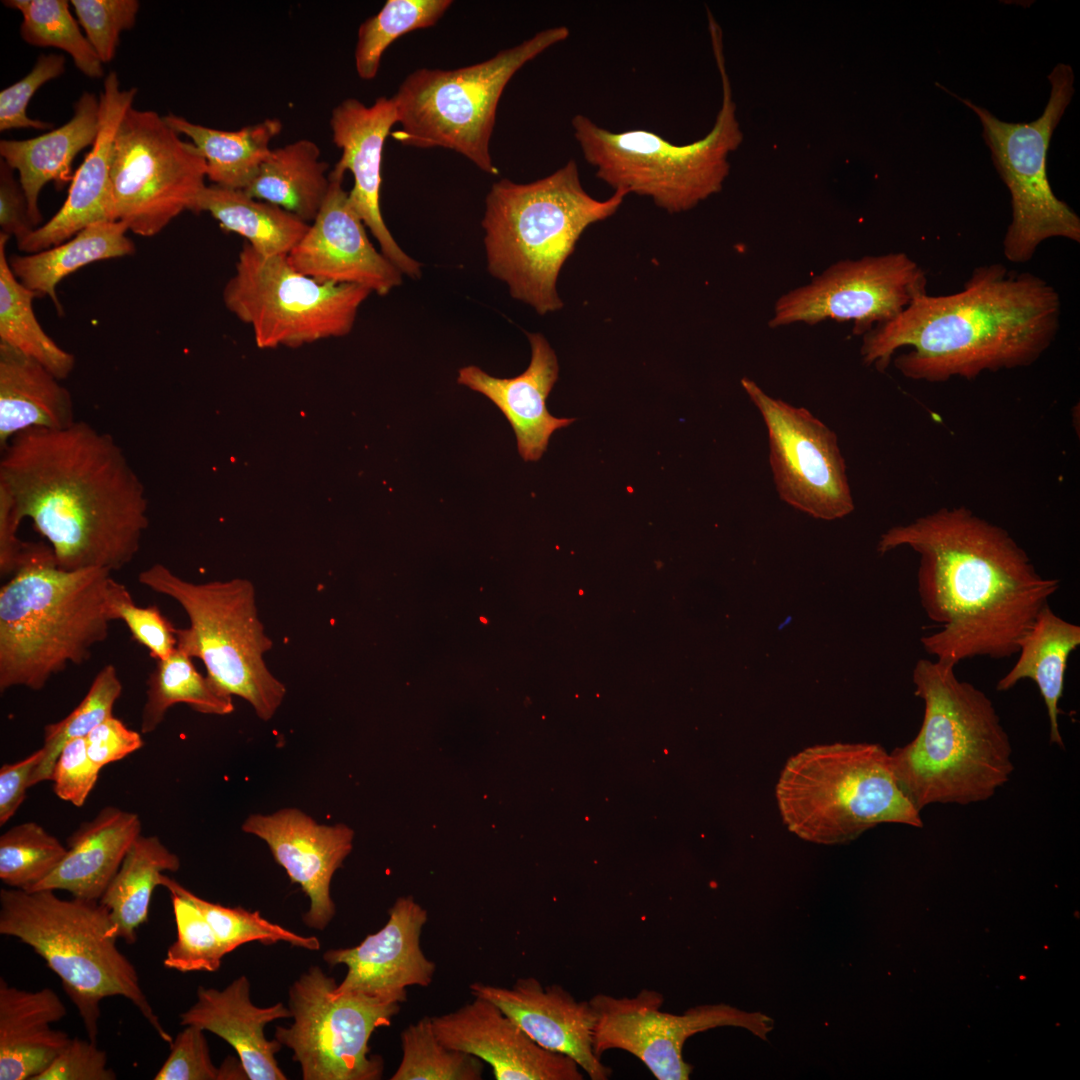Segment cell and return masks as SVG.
I'll return each instance as SVG.
<instances>
[{"mask_svg":"<svg viewBox=\"0 0 1080 1080\" xmlns=\"http://www.w3.org/2000/svg\"><path fill=\"white\" fill-rule=\"evenodd\" d=\"M907 546L919 555L917 589L940 630L921 638L935 660L1008 658L1060 587L1037 572L1009 533L965 507L941 508L888 529L877 550Z\"/></svg>","mask_w":1080,"mask_h":1080,"instance_id":"obj_1","label":"cell"},{"mask_svg":"<svg viewBox=\"0 0 1080 1080\" xmlns=\"http://www.w3.org/2000/svg\"><path fill=\"white\" fill-rule=\"evenodd\" d=\"M0 487L64 570H120L149 526L145 486L123 449L84 421L30 428L1 449Z\"/></svg>","mask_w":1080,"mask_h":1080,"instance_id":"obj_2","label":"cell"},{"mask_svg":"<svg viewBox=\"0 0 1080 1080\" xmlns=\"http://www.w3.org/2000/svg\"><path fill=\"white\" fill-rule=\"evenodd\" d=\"M1061 301L1052 285L1001 264L974 269L961 291L917 296L899 315L862 336L865 365L885 371L893 363L905 377L944 382L985 371L1025 367L1052 344Z\"/></svg>","mask_w":1080,"mask_h":1080,"instance_id":"obj_3","label":"cell"},{"mask_svg":"<svg viewBox=\"0 0 1080 1080\" xmlns=\"http://www.w3.org/2000/svg\"><path fill=\"white\" fill-rule=\"evenodd\" d=\"M952 664L919 659L915 695L924 703L912 741L890 755L895 777L916 808L983 802L1014 770L1012 745L989 697L960 680Z\"/></svg>","mask_w":1080,"mask_h":1080,"instance_id":"obj_4","label":"cell"},{"mask_svg":"<svg viewBox=\"0 0 1080 1080\" xmlns=\"http://www.w3.org/2000/svg\"><path fill=\"white\" fill-rule=\"evenodd\" d=\"M111 572L64 570L44 542H27L0 589V690L43 689L69 664L80 665L106 640Z\"/></svg>","mask_w":1080,"mask_h":1080,"instance_id":"obj_5","label":"cell"},{"mask_svg":"<svg viewBox=\"0 0 1080 1080\" xmlns=\"http://www.w3.org/2000/svg\"><path fill=\"white\" fill-rule=\"evenodd\" d=\"M626 196H591L574 160L529 183L495 182L481 222L488 272L539 315L562 309L557 280L564 263L585 230L614 215Z\"/></svg>","mask_w":1080,"mask_h":1080,"instance_id":"obj_6","label":"cell"},{"mask_svg":"<svg viewBox=\"0 0 1080 1080\" xmlns=\"http://www.w3.org/2000/svg\"><path fill=\"white\" fill-rule=\"evenodd\" d=\"M0 934L31 947L59 977L76 1006L88 1038L96 1042L100 1003L107 997L129 1000L168 1044L136 968L118 949L117 929L98 900L61 899L53 890H0Z\"/></svg>","mask_w":1080,"mask_h":1080,"instance_id":"obj_7","label":"cell"},{"mask_svg":"<svg viewBox=\"0 0 1080 1080\" xmlns=\"http://www.w3.org/2000/svg\"><path fill=\"white\" fill-rule=\"evenodd\" d=\"M775 797L786 828L808 842H850L884 823L923 827L879 744L807 747L785 763Z\"/></svg>","mask_w":1080,"mask_h":1080,"instance_id":"obj_8","label":"cell"},{"mask_svg":"<svg viewBox=\"0 0 1080 1080\" xmlns=\"http://www.w3.org/2000/svg\"><path fill=\"white\" fill-rule=\"evenodd\" d=\"M723 89L722 105L711 131L678 145L649 130L611 131L586 115L572 118L573 134L596 176L616 190L650 198L670 214L688 211L721 191L730 170L729 155L742 142L726 72L722 33H710Z\"/></svg>","mask_w":1080,"mask_h":1080,"instance_id":"obj_9","label":"cell"},{"mask_svg":"<svg viewBox=\"0 0 1080 1080\" xmlns=\"http://www.w3.org/2000/svg\"><path fill=\"white\" fill-rule=\"evenodd\" d=\"M569 34L566 26L550 27L480 63L415 70L392 97L401 125L393 138L405 146L453 150L483 172L498 174L489 148L505 87L526 63Z\"/></svg>","mask_w":1080,"mask_h":1080,"instance_id":"obj_10","label":"cell"},{"mask_svg":"<svg viewBox=\"0 0 1080 1080\" xmlns=\"http://www.w3.org/2000/svg\"><path fill=\"white\" fill-rule=\"evenodd\" d=\"M138 581L186 612L190 626L176 630L177 648L203 662L219 691L239 696L260 719L270 720L286 688L263 659L273 643L258 617L253 584L244 579L193 583L160 563L140 572Z\"/></svg>","mask_w":1080,"mask_h":1080,"instance_id":"obj_11","label":"cell"},{"mask_svg":"<svg viewBox=\"0 0 1080 1080\" xmlns=\"http://www.w3.org/2000/svg\"><path fill=\"white\" fill-rule=\"evenodd\" d=\"M1050 96L1042 115L1029 123L998 119L987 109L954 95L978 116L982 136L1011 196L1012 220L1003 239V254L1013 263L1031 260L1038 246L1053 237L1080 242V218L1058 199L1047 177V151L1054 129L1074 90V72L1059 63L1048 75Z\"/></svg>","mask_w":1080,"mask_h":1080,"instance_id":"obj_12","label":"cell"},{"mask_svg":"<svg viewBox=\"0 0 1080 1080\" xmlns=\"http://www.w3.org/2000/svg\"><path fill=\"white\" fill-rule=\"evenodd\" d=\"M371 293L358 285L317 281L296 270L287 256H265L245 242L223 301L264 348L349 334Z\"/></svg>","mask_w":1080,"mask_h":1080,"instance_id":"obj_13","label":"cell"},{"mask_svg":"<svg viewBox=\"0 0 1080 1080\" xmlns=\"http://www.w3.org/2000/svg\"><path fill=\"white\" fill-rule=\"evenodd\" d=\"M205 178L201 152L181 140L162 116L132 106L126 111L111 153L115 221L137 235L152 237L182 212L192 211Z\"/></svg>","mask_w":1080,"mask_h":1080,"instance_id":"obj_14","label":"cell"},{"mask_svg":"<svg viewBox=\"0 0 1080 1080\" xmlns=\"http://www.w3.org/2000/svg\"><path fill=\"white\" fill-rule=\"evenodd\" d=\"M337 983L311 966L289 989L293 1022L274 1039L292 1052L304 1080H377L384 1061L371 1055L373 1032L389 1026L400 1003L360 993H336Z\"/></svg>","mask_w":1080,"mask_h":1080,"instance_id":"obj_15","label":"cell"},{"mask_svg":"<svg viewBox=\"0 0 1080 1080\" xmlns=\"http://www.w3.org/2000/svg\"><path fill=\"white\" fill-rule=\"evenodd\" d=\"M924 293L925 271L906 253L840 260L809 283L781 295L769 326L852 321L853 334L863 336Z\"/></svg>","mask_w":1080,"mask_h":1080,"instance_id":"obj_16","label":"cell"},{"mask_svg":"<svg viewBox=\"0 0 1080 1080\" xmlns=\"http://www.w3.org/2000/svg\"><path fill=\"white\" fill-rule=\"evenodd\" d=\"M741 385L765 423L779 497L817 519L850 514L854 501L835 432L806 408L770 396L755 381L744 377Z\"/></svg>","mask_w":1080,"mask_h":1080,"instance_id":"obj_17","label":"cell"},{"mask_svg":"<svg viewBox=\"0 0 1080 1080\" xmlns=\"http://www.w3.org/2000/svg\"><path fill=\"white\" fill-rule=\"evenodd\" d=\"M589 1002L595 1012L593 1050L601 1055L612 1049L638 1058L658 1080H687L692 1066L683 1058L691 1036L716 1027L746 1028L766 1039L772 1020L726 1004L700 1005L677 1015L662 1011L664 996L642 989L632 997L599 993Z\"/></svg>","mask_w":1080,"mask_h":1080,"instance_id":"obj_18","label":"cell"},{"mask_svg":"<svg viewBox=\"0 0 1080 1080\" xmlns=\"http://www.w3.org/2000/svg\"><path fill=\"white\" fill-rule=\"evenodd\" d=\"M329 178L322 208L287 258L296 270L317 281L358 285L387 295L401 285L403 274L371 243L343 187L344 176L330 172Z\"/></svg>","mask_w":1080,"mask_h":1080,"instance_id":"obj_19","label":"cell"},{"mask_svg":"<svg viewBox=\"0 0 1080 1080\" xmlns=\"http://www.w3.org/2000/svg\"><path fill=\"white\" fill-rule=\"evenodd\" d=\"M396 123L398 114L392 97H379L370 106L355 98L343 100L330 118L332 141L341 150L331 172L340 176L347 170L352 173L354 185L348 192L352 207L377 240L382 254L402 274L419 278L421 264L395 241L380 209L383 148Z\"/></svg>","mask_w":1080,"mask_h":1080,"instance_id":"obj_20","label":"cell"},{"mask_svg":"<svg viewBox=\"0 0 1080 1080\" xmlns=\"http://www.w3.org/2000/svg\"><path fill=\"white\" fill-rule=\"evenodd\" d=\"M389 919L376 933L354 947L329 949V966L345 965L347 973L335 992L360 993L404 1003L407 988L427 987L436 970L420 946L427 912L412 897H401L389 909Z\"/></svg>","mask_w":1080,"mask_h":1080,"instance_id":"obj_21","label":"cell"},{"mask_svg":"<svg viewBox=\"0 0 1080 1080\" xmlns=\"http://www.w3.org/2000/svg\"><path fill=\"white\" fill-rule=\"evenodd\" d=\"M431 1020L444 1045L488 1063L496 1080L584 1079L573 1059L540 1046L488 999L474 997Z\"/></svg>","mask_w":1080,"mask_h":1080,"instance_id":"obj_22","label":"cell"},{"mask_svg":"<svg viewBox=\"0 0 1080 1080\" xmlns=\"http://www.w3.org/2000/svg\"><path fill=\"white\" fill-rule=\"evenodd\" d=\"M242 830L264 840L275 861L292 883L310 900L302 919L306 926L324 930L336 913L330 883L352 849L353 832L343 824L322 825L296 808L270 815L252 814Z\"/></svg>","mask_w":1080,"mask_h":1080,"instance_id":"obj_23","label":"cell"},{"mask_svg":"<svg viewBox=\"0 0 1080 1080\" xmlns=\"http://www.w3.org/2000/svg\"><path fill=\"white\" fill-rule=\"evenodd\" d=\"M470 992L500 1007L540 1046L573 1059L590 1079L610 1077L611 1069L593 1050L596 1016L589 1001L533 977L518 978L511 987L474 982Z\"/></svg>","mask_w":1080,"mask_h":1080,"instance_id":"obj_24","label":"cell"},{"mask_svg":"<svg viewBox=\"0 0 1080 1080\" xmlns=\"http://www.w3.org/2000/svg\"><path fill=\"white\" fill-rule=\"evenodd\" d=\"M136 89L122 90L118 76L110 72L99 99V130L91 150L74 173L68 195L57 213L21 242L19 250L37 253L59 245L85 227L115 221L111 199V153L120 121L132 106Z\"/></svg>","mask_w":1080,"mask_h":1080,"instance_id":"obj_25","label":"cell"},{"mask_svg":"<svg viewBox=\"0 0 1080 1080\" xmlns=\"http://www.w3.org/2000/svg\"><path fill=\"white\" fill-rule=\"evenodd\" d=\"M531 360L526 370L512 378H498L470 365L459 369L457 382L492 401L510 423L524 461H537L557 430L569 426L573 418H557L549 413L546 400L559 374L557 356L540 333H527Z\"/></svg>","mask_w":1080,"mask_h":1080,"instance_id":"obj_26","label":"cell"},{"mask_svg":"<svg viewBox=\"0 0 1080 1080\" xmlns=\"http://www.w3.org/2000/svg\"><path fill=\"white\" fill-rule=\"evenodd\" d=\"M196 995V1002L180 1014L182 1026H197L225 1040L237 1052L248 1079H287L275 1057L282 1045L276 1039L268 1040L264 1028L275 1020L290 1018L288 1007L281 1002L269 1007L254 1005L245 975L222 990L199 986Z\"/></svg>","mask_w":1080,"mask_h":1080,"instance_id":"obj_27","label":"cell"},{"mask_svg":"<svg viewBox=\"0 0 1080 1080\" xmlns=\"http://www.w3.org/2000/svg\"><path fill=\"white\" fill-rule=\"evenodd\" d=\"M66 1014L51 988L27 991L1 978L0 1080H35L46 1070L72 1039L52 1027Z\"/></svg>","mask_w":1080,"mask_h":1080,"instance_id":"obj_28","label":"cell"},{"mask_svg":"<svg viewBox=\"0 0 1080 1080\" xmlns=\"http://www.w3.org/2000/svg\"><path fill=\"white\" fill-rule=\"evenodd\" d=\"M141 830L136 813L102 808L69 836L67 853L56 869L28 891L65 890L99 901Z\"/></svg>","mask_w":1080,"mask_h":1080,"instance_id":"obj_29","label":"cell"},{"mask_svg":"<svg viewBox=\"0 0 1080 1080\" xmlns=\"http://www.w3.org/2000/svg\"><path fill=\"white\" fill-rule=\"evenodd\" d=\"M99 113V100L86 91L77 100L72 118L64 125L35 138L0 141L1 159L18 172L29 216L36 228L42 220L38 207L40 191L49 182H54L58 189L71 183L75 156L95 142Z\"/></svg>","mask_w":1080,"mask_h":1080,"instance_id":"obj_30","label":"cell"},{"mask_svg":"<svg viewBox=\"0 0 1080 1080\" xmlns=\"http://www.w3.org/2000/svg\"><path fill=\"white\" fill-rule=\"evenodd\" d=\"M36 360L0 343V447L30 428L63 429L75 420L72 396Z\"/></svg>","mask_w":1080,"mask_h":1080,"instance_id":"obj_31","label":"cell"},{"mask_svg":"<svg viewBox=\"0 0 1080 1080\" xmlns=\"http://www.w3.org/2000/svg\"><path fill=\"white\" fill-rule=\"evenodd\" d=\"M1079 645L1080 626L1058 616L1048 604L1018 640V658L996 685L998 691H1008L1019 681L1031 679L1047 709L1050 742L1061 748L1064 743L1059 727V703L1069 656Z\"/></svg>","mask_w":1080,"mask_h":1080,"instance_id":"obj_32","label":"cell"},{"mask_svg":"<svg viewBox=\"0 0 1080 1080\" xmlns=\"http://www.w3.org/2000/svg\"><path fill=\"white\" fill-rule=\"evenodd\" d=\"M328 163L309 139L272 149L250 183L249 196L279 206L306 223L322 208L330 188Z\"/></svg>","mask_w":1080,"mask_h":1080,"instance_id":"obj_33","label":"cell"},{"mask_svg":"<svg viewBox=\"0 0 1080 1080\" xmlns=\"http://www.w3.org/2000/svg\"><path fill=\"white\" fill-rule=\"evenodd\" d=\"M121 221L93 223L69 240L46 250L9 258L17 279L37 296L52 299L59 314L63 312L56 294L60 281L78 269L97 261L132 255L135 245L126 235Z\"/></svg>","mask_w":1080,"mask_h":1080,"instance_id":"obj_34","label":"cell"},{"mask_svg":"<svg viewBox=\"0 0 1080 1080\" xmlns=\"http://www.w3.org/2000/svg\"><path fill=\"white\" fill-rule=\"evenodd\" d=\"M191 212H208L222 229L239 234L265 256H287L310 225L279 206L249 196L244 190L215 184L203 188Z\"/></svg>","mask_w":1080,"mask_h":1080,"instance_id":"obj_35","label":"cell"},{"mask_svg":"<svg viewBox=\"0 0 1080 1080\" xmlns=\"http://www.w3.org/2000/svg\"><path fill=\"white\" fill-rule=\"evenodd\" d=\"M163 118L178 134L192 140L206 161L207 178L213 184L241 190L270 155V143L282 130L277 118H267L235 131L209 128L174 114Z\"/></svg>","mask_w":1080,"mask_h":1080,"instance_id":"obj_36","label":"cell"},{"mask_svg":"<svg viewBox=\"0 0 1080 1080\" xmlns=\"http://www.w3.org/2000/svg\"><path fill=\"white\" fill-rule=\"evenodd\" d=\"M179 857L155 836L136 838L99 902L106 907L118 938L132 944L137 929L147 922L150 901L160 876L180 868Z\"/></svg>","mask_w":1080,"mask_h":1080,"instance_id":"obj_37","label":"cell"},{"mask_svg":"<svg viewBox=\"0 0 1080 1080\" xmlns=\"http://www.w3.org/2000/svg\"><path fill=\"white\" fill-rule=\"evenodd\" d=\"M9 236L0 233V343L36 360L59 380L75 366L73 354L62 349L38 322L32 307L37 294L11 270L6 254Z\"/></svg>","mask_w":1080,"mask_h":1080,"instance_id":"obj_38","label":"cell"},{"mask_svg":"<svg viewBox=\"0 0 1080 1080\" xmlns=\"http://www.w3.org/2000/svg\"><path fill=\"white\" fill-rule=\"evenodd\" d=\"M146 701L141 714V733L148 734L163 722L168 709L178 703L203 714L228 715L233 712L232 696L219 691L195 668L192 658L178 649L156 660L147 681Z\"/></svg>","mask_w":1080,"mask_h":1080,"instance_id":"obj_39","label":"cell"},{"mask_svg":"<svg viewBox=\"0 0 1080 1080\" xmlns=\"http://www.w3.org/2000/svg\"><path fill=\"white\" fill-rule=\"evenodd\" d=\"M7 7L22 15L20 35L33 46L53 47L68 53L90 78L104 75L103 63L79 28L66 0H7Z\"/></svg>","mask_w":1080,"mask_h":1080,"instance_id":"obj_40","label":"cell"},{"mask_svg":"<svg viewBox=\"0 0 1080 1080\" xmlns=\"http://www.w3.org/2000/svg\"><path fill=\"white\" fill-rule=\"evenodd\" d=\"M451 0H388L358 29L355 68L363 80L376 77L383 53L400 36L437 23Z\"/></svg>","mask_w":1080,"mask_h":1080,"instance_id":"obj_41","label":"cell"},{"mask_svg":"<svg viewBox=\"0 0 1080 1080\" xmlns=\"http://www.w3.org/2000/svg\"><path fill=\"white\" fill-rule=\"evenodd\" d=\"M402 1058L391 1080H481L484 1062L444 1045L431 1017L407 1026L400 1035Z\"/></svg>","mask_w":1080,"mask_h":1080,"instance_id":"obj_42","label":"cell"},{"mask_svg":"<svg viewBox=\"0 0 1080 1080\" xmlns=\"http://www.w3.org/2000/svg\"><path fill=\"white\" fill-rule=\"evenodd\" d=\"M160 886L170 893L177 894L192 903L205 917L222 943L226 953H230L248 942H260L266 945L279 941L307 950H319L320 941L315 936H302L278 924L263 918L259 911H248L242 907H227L209 902L195 895L176 880L164 873L160 876Z\"/></svg>","mask_w":1080,"mask_h":1080,"instance_id":"obj_43","label":"cell"},{"mask_svg":"<svg viewBox=\"0 0 1080 1080\" xmlns=\"http://www.w3.org/2000/svg\"><path fill=\"white\" fill-rule=\"evenodd\" d=\"M121 693L122 683L115 666L105 665L75 709L62 720L44 727V758L33 774L32 786L50 779L56 759L67 742L85 738L98 724L112 716Z\"/></svg>","mask_w":1080,"mask_h":1080,"instance_id":"obj_44","label":"cell"},{"mask_svg":"<svg viewBox=\"0 0 1080 1080\" xmlns=\"http://www.w3.org/2000/svg\"><path fill=\"white\" fill-rule=\"evenodd\" d=\"M66 853L67 848L38 823L15 825L0 836V879L28 891L50 875Z\"/></svg>","mask_w":1080,"mask_h":1080,"instance_id":"obj_45","label":"cell"},{"mask_svg":"<svg viewBox=\"0 0 1080 1080\" xmlns=\"http://www.w3.org/2000/svg\"><path fill=\"white\" fill-rule=\"evenodd\" d=\"M170 894L177 938L166 952L164 966L182 973L216 972L227 953L215 931L192 903Z\"/></svg>","mask_w":1080,"mask_h":1080,"instance_id":"obj_46","label":"cell"},{"mask_svg":"<svg viewBox=\"0 0 1080 1080\" xmlns=\"http://www.w3.org/2000/svg\"><path fill=\"white\" fill-rule=\"evenodd\" d=\"M108 606L112 620H122L132 638L143 645L155 660L167 658L177 647L176 628L158 606H137L127 587L111 580Z\"/></svg>","mask_w":1080,"mask_h":1080,"instance_id":"obj_47","label":"cell"},{"mask_svg":"<svg viewBox=\"0 0 1080 1080\" xmlns=\"http://www.w3.org/2000/svg\"><path fill=\"white\" fill-rule=\"evenodd\" d=\"M78 23L102 63L110 62L116 53L119 35L131 29L136 20L139 2L136 0H72Z\"/></svg>","mask_w":1080,"mask_h":1080,"instance_id":"obj_48","label":"cell"},{"mask_svg":"<svg viewBox=\"0 0 1080 1080\" xmlns=\"http://www.w3.org/2000/svg\"><path fill=\"white\" fill-rule=\"evenodd\" d=\"M64 70L63 55H41L26 76L3 89L0 92V131L19 128L52 129V123L29 118L27 108L36 91L48 81L62 75Z\"/></svg>","mask_w":1080,"mask_h":1080,"instance_id":"obj_49","label":"cell"},{"mask_svg":"<svg viewBox=\"0 0 1080 1080\" xmlns=\"http://www.w3.org/2000/svg\"><path fill=\"white\" fill-rule=\"evenodd\" d=\"M154 1080H220L204 1030L187 1025L170 1043V1053Z\"/></svg>","mask_w":1080,"mask_h":1080,"instance_id":"obj_50","label":"cell"},{"mask_svg":"<svg viewBox=\"0 0 1080 1080\" xmlns=\"http://www.w3.org/2000/svg\"><path fill=\"white\" fill-rule=\"evenodd\" d=\"M100 770L88 755L85 738H75L62 748L49 780L58 798L81 807L93 790Z\"/></svg>","mask_w":1080,"mask_h":1080,"instance_id":"obj_51","label":"cell"},{"mask_svg":"<svg viewBox=\"0 0 1080 1080\" xmlns=\"http://www.w3.org/2000/svg\"><path fill=\"white\" fill-rule=\"evenodd\" d=\"M107 1053L96 1042L73 1037L66 1048L35 1080H115Z\"/></svg>","mask_w":1080,"mask_h":1080,"instance_id":"obj_52","label":"cell"},{"mask_svg":"<svg viewBox=\"0 0 1080 1080\" xmlns=\"http://www.w3.org/2000/svg\"><path fill=\"white\" fill-rule=\"evenodd\" d=\"M85 741L89 757L101 769L125 758L144 744L139 732L129 729L113 715L91 730Z\"/></svg>","mask_w":1080,"mask_h":1080,"instance_id":"obj_53","label":"cell"},{"mask_svg":"<svg viewBox=\"0 0 1080 1080\" xmlns=\"http://www.w3.org/2000/svg\"><path fill=\"white\" fill-rule=\"evenodd\" d=\"M13 171L1 159L0 163V227L1 233L15 237L17 243L30 235L33 225L25 193L14 178Z\"/></svg>","mask_w":1080,"mask_h":1080,"instance_id":"obj_54","label":"cell"},{"mask_svg":"<svg viewBox=\"0 0 1080 1080\" xmlns=\"http://www.w3.org/2000/svg\"><path fill=\"white\" fill-rule=\"evenodd\" d=\"M44 758L43 748H39L24 759L5 763L0 768V825L6 824L17 812L26 798V791L32 787L31 781L35 770Z\"/></svg>","mask_w":1080,"mask_h":1080,"instance_id":"obj_55","label":"cell"},{"mask_svg":"<svg viewBox=\"0 0 1080 1080\" xmlns=\"http://www.w3.org/2000/svg\"><path fill=\"white\" fill-rule=\"evenodd\" d=\"M20 523L15 518L11 497L0 487V573L13 575L27 542L17 536Z\"/></svg>","mask_w":1080,"mask_h":1080,"instance_id":"obj_56","label":"cell"},{"mask_svg":"<svg viewBox=\"0 0 1080 1080\" xmlns=\"http://www.w3.org/2000/svg\"><path fill=\"white\" fill-rule=\"evenodd\" d=\"M480 619H481V621H483L484 623H486V622H487V620H485V619H484V618H482V617H481Z\"/></svg>","mask_w":1080,"mask_h":1080,"instance_id":"obj_57","label":"cell"}]
</instances>
